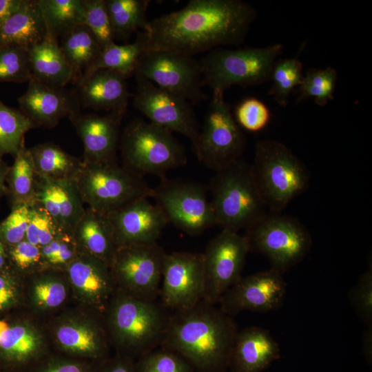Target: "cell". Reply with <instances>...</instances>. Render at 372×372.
Segmentation results:
<instances>
[{"label":"cell","mask_w":372,"mask_h":372,"mask_svg":"<svg viewBox=\"0 0 372 372\" xmlns=\"http://www.w3.org/2000/svg\"><path fill=\"white\" fill-rule=\"evenodd\" d=\"M34 296L37 304L44 307H56L65 299L66 290L63 284L55 279H43L34 287Z\"/></svg>","instance_id":"obj_48"},{"label":"cell","mask_w":372,"mask_h":372,"mask_svg":"<svg viewBox=\"0 0 372 372\" xmlns=\"http://www.w3.org/2000/svg\"><path fill=\"white\" fill-rule=\"evenodd\" d=\"M270 212L247 227L243 236L249 252L265 256L271 268L284 274L308 254L312 238L296 218Z\"/></svg>","instance_id":"obj_9"},{"label":"cell","mask_w":372,"mask_h":372,"mask_svg":"<svg viewBox=\"0 0 372 372\" xmlns=\"http://www.w3.org/2000/svg\"><path fill=\"white\" fill-rule=\"evenodd\" d=\"M48 34L37 0L26 4L0 25V48L23 45L30 48Z\"/></svg>","instance_id":"obj_27"},{"label":"cell","mask_w":372,"mask_h":372,"mask_svg":"<svg viewBox=\"0 0 372 372\" xmlns=\"http://www.w3.org/2000/svg\"><path fill=\"white\" fill-rule=\"evenodd\" d=\"M238 331L232 316L201 300L171 311L161 347L183 358L194 372H227Z\"/></svg>","instance_id":"obj_2"},{"label":"cell","mask_w":372,"mask_h":372,"mask_svg":"<svg viewBox=\"0 0 372 372\" xmlns=\"http://www.w3.org/2000/svg\"><path fill=\"white\" fill-rule=\"evenodd\" d=\"M337 79V71L331 67L310 69L299 85L296 102L312 97L319 106L326 105L329 101L333 100Z\"/></svg>","instance_id":"obj_36"},{"label":"cell","mask_w":372,"mask_h":372,"mask_svg":"<svg viewBox=\"0 0 372 372\" xmlns=\"http://www.w3.org/2000/svg\"><path fill=\"white\" fill-rule=\"evenodd\" d=\"M245 139L225 101L224 92L214 90L194 151L198 160L215 172L240 158Z\"/></svg>","instance_id":"obj_10"},{"label":"cell","mask_w":372,"mask_h":372,"mask_svg":"<svg viewBox=\"0 0 372 372\" xmlns=\"http://www.w3.org/2000/svg\"><path fill=\"white\" fill-rule=\"evenodd\" d=\"M287 287L283 274L272 268L242 276L223 295L219 308L232 317L247 311H276L283 304Z\"/></svg>","instance_id":"obj_17"},{"label":"cell","mask_w":372,"mask_h":372,"mask_svg":"<svg viewBox=\"0 0 372 372\" xmlns=\"http://www.w3.org/2000/svg\"><path fill=\"white\" fill-rule=\"evenodd\" d=\"M37 344L35 335L25 327L0 320V350L8 358H24L35 351Z\"/></svg>","instance_id":"obj_38"},{"label":"cell","mask_w":372,"mask_h":372,"mask_svg":"<svg viewBox=\"0 0 372 372\" xmlns=\"http://www.w3.org/2000/svg\"><path fill=\"white\" fill-rule=\"evenodd\" d=\"M362 351L366 362L372 363V327H366L362 335Z\"/></svg>","instance_id":"obj_51"},{"label":"cell","mask_w":372,"mask_h":372,"mask_svg":"<svg viewBox=\"0 0 372 372\" xmlns=\"http://www.w3.org/2000/svg\"><path fill=\"white\" fill-rule=\"evenodd\" d=\"M256 17L255 9L240 0H191L179 10L148 21L142 31L146 52L193 56L220 45H239Z\"/></svg>","instance_id":"obj_1"},{"label":"cell","mask_w":372,"mask_h":372,"mask_svg":"<svg viewBox=\"0 0 372 372\" xmlns=\"http://www.w3.org/2000/svg\"><path fill=\"white\" fill-rule=\"evenodd\" d=\"M135 79L136 87L133 96L135 108L149 122L187 137L194 148L200 126L191 103L141 76L135 75Z\"/></svg>","instance_id":"obj_15"},{"label":"cell","mask_w":372,"mask_h":372,"mask_svg":"<svg viewBox=\"0 0 372 372\" xmlns=\"http://www.w3.org/2000/svg\"><path fill=\"white\" fill-rule=\"evenodd\" d=\"M122 166L134 174L166 178L168 171L187 164L184 146L173 132L149 121L135 119L120 137Z\"/></svg>","instance_id":"obj_5"},{"label":"cell","mask_w":372,"mask_h":372,"mask_svg":"<svg viewBox=\"0 0 372 372\" xmlns=\"http://www.w3.org/2000/svg\"><path fill=\"white\" fill-rule=\"evenodd\" d=\"M249 253L243 235L222 229L209 240L205 251V289L203 300L218 304L223 295L242 277Z\"/></svg>","instance_id":"obj_14"},{"label":"cell","mask_w":372,"mask_h":372,"mask_svg":"<svg viewBox=\"0 0 372 372\" xmlns=\"http://www.w3.org/2000/svg\"><path fill=\"white\" fill-rule=\"evenodd\" d=\"M47 372H82V370L76 364H67L52 368Z\"/></svg>","instance_id":"obj_54"},{"label":"cell","mask_w":372,"mask_h":372,"mask_svg":"<svg viewBox=\"0 0 372 372\" xmlns=\"http://www.w3.org/2000/svg\"><path fill=\"white\" fill-rule=\"evenodd\" d=\"M234 116L240 127L256 132L267 125L271 119V112L262 101L249 97L238 104Z\"/></svg>","instance_id":"obj_44"},{"label":"cell","mask_w":372,"mask_h":372,"mask_svg":"<svg viewBox=\"0 0 372 372\" xmlns=\"http://www.w3.org/2000/svg\"><path fill=\"white\" fill-rule=\"evenodd\" d=\"M278 343L268 329L249 327L238 331L232 348L230 372H262L280 358Z\"/></svg>","instance_id":"obj_22"},{"label":"cell","mask_w":372,"mask_h":372,"mask_svg":"<svg viewBox=\"0 0 372 372\" xmlns=\"http://www.w3.org/2000/svg\"><path fill=\"white\" fill-rule=\"evenodd\" d=\"M30 217V207L24 205L11 207L9 215L0 223V240L10 247L25 238Z\"/></svg>","instance_id":"obj_45"},{"label":"cell","mask_w":372,"mask_h":372,"mask_svg":"<svg viewBox=\"0 0 372 372\" xmlns=\"http://www.w3.org/2000/svg\"><path fill=\"white\" fill-rule=\"evenodd\" d=\"M66 269L72 283L90 300L103 304L107 299L113 279L107 263L79 253Z\"/></svg>","instance_id":"obj_26"},{"label":"cell","mask_w":372,"mask_h":372,"mask_svg":"<svg viewBox=\"0 0 372 372\" xmlns=\"http://www.w3.org/2000/svg\"><path fill=\"white\" fill-rule=\"evenodd\" d=\"M208 188L200 183L161 179L152 198L169 223L190 236L216 225Z\"/></svg>","instance_id":"obj_11"},{"label":"cell","mask_w":372,"mask_h":372,"mask_svg":"<svg viewBox=\"0 0 372 372\" xmlns=\"http://www.w3.org/2000/svg\"><path fill=\"white\" fill-rule=\"evenodd\" d=\"M134 75L191 103L207 98L203 90L199 61L192 56L170 51H148L141 56Z\"/></svg>","instance_id":"obj_13"},{"label":"cell","mask_w":372,"mask_h":372,"mask_svg":"<svg viewBox=\"0 0 372 372\" xmlns=\"http://www.w3.org/2000/svg\"><path fill=\"white\" fill-rule=\"evenodd\" d=\"M59 45L72 70V82L77 84L98 58L102 48L85 24L77 26L61 39Z\"/></svg>","instance_id":"obj_28"},{"label":"cell","mask_w":372,"mask_h":372,"mask_svg":"<svg viewBox=\"0 0 372 372\" xmlns=\"http://www.w3.org/2000/svg\"><path fill=\"white\" fill-rule=\"evenodd\" d=\"M134 366L135 372H194L183 358L162 347L140 356Z\"/></svg>","instance_id":"obj_40"},{"label":"cell","mask_w":372,"mask_h":372,"mask_svg":"<svg viewBox=\"0 0 372 372\" xmlns=\"http://www.w3.org/2000/svg\"><path fill=\"white\" fill-rule=\"evenodd\" d=\"M61 231L48 211L35 203L30 207V217L25 238L41 248L50 242Z\"/></svg>","instance_id":"obj_42"},{"label":"cell","mask_w":372,"mask_h":372,"mask_svg":"<svg viewBox=\"0 0 372 372\" xmlns=\"http://www.w3.org/2000/svg\"><path fill=\"white\" fill-rule=\"evenodd\" d=\"M10 166L0 157V200L6 194V178Z\"/></svg>","instance_id":"obj_53"},{"label":"cell","mask_w":372,"mask_h":372,"mask_svg":"<svg viewBox=\"0 0 372 372\" xmlns=\"http://www.w3.org/2000/svg\"><path fill=\"white\" fill-rule=\"evenodd\" d=\"M207 188L216 225L222 229L238 233L267 213L250 165L241 158L216 172Z\"/></svg>","instance_id":"obj_4"},{"label":"cell","mask_w":372,"mask_h":372,"mask_svg":"<svg viewBox=\"0 0 372 372\" xmlns=\"http://www.w3.org/2000/svg\"><path fill=\"white\" fill-rule=\"evenodd\" d=\"M8 257L6 245L0 240V270L2 269L6 264Z\"/></svg>","instance_id":"obj_55"},{"label":"cell","mask_w":372,"mask_h":372,"mask_svg":"<svg viewBox=\"0 0 372 372\" xmlns=\"http://www.w3.org/2000/svg\"><path fill=\"white\" fill-rule=\"evenodd\" d=\"M72 236L80 254L99 258L110 267L117 245L107 214L86 207Z\"/></svg>","instance_id":"obj_24"},{"label":"cell","mask_w":372,"mask_h":372,"mask_svg":"<svg viewBox=\"0 0 372 372\" xmlns=\"http://www.w3.org/2000/svg\"><path fill=\"white\" fill-rule=\"evenodd\" d=\"M32 77L49 85L63 87L72 81V72L59 41L48 34L29 48Z\"/></svg>","instance_id":"obj_25"},{"label":"cell","mask_w":372,"mask_h":372,"mask_svg":"<svg viewBox=\"0 0 372 372\" xmlns=\"http://www.w3.org/2000/svg\"><path fill=\"white\" fill-rule=\"evenodd\" d=\"M41 252L47 265L66 267L79 254L73 236L63 232L41 247Z\"/></svg>","instance_id":"obj_46"},{"label":"cell","mask_w":372,"mask_h":372,"mask_svg":"<svg viewBox=\"0 0 372 372\" xmlns=\"http://www.w3.org/2000/svg\"><path fill=\"white\" fill-rule=\"evenodd\" d=\"M204 289L203 253H167L159 297L167 309L178 311L194 306L203 300Z\"/></svg>","instance_id":"obj_16"},{"label":"cell","mask_w":372,"mask_h":372,"mask_svg":"<svg viewBox=\"0 0 372 372\" xmlns=\"http://www.w3.org/2000/svg\"><path fill=\"white\" fill-rule=\"evenodd\" d=\"M18 103L19 110L36 127L53 128L62 118L79 112L75 94L34 78L29 80L28 88L19 97Z\"/></svg>","instance_id":"obj_20"},{"label":"cell","mask_w":372,"mask_h":372,"mask_svg":"<svg viewBox=\"0 0 372 372\" xmlns=\"http://www.w3.org/2000/svg\"><path fill=\"white\" fill-rule=\"evenodd\" d=\"M302 63L296 58L278 59L272 69V85L269 94L276 102L286 107L293 89L301 84L304 74Z\"/></svg>","instance_id":"obj_35"},{"label":"cell","mask_w":372,"mask_h":372,"mask_svg":"<svg viewBox=\"0 0 372 372\" xmlns=\"http://www.w3.org/2000/svg\"><path fill=\"white\" fill-rule=\"evenodd\" d=\"M347 298L358 320L366 327H372L371 268L360 276L349 289Z\"/></svg>","instance_id":"obj_43"},{"label":"cell","mask_w":372,"mask_h":372,"mask_svg":"<svg viewBox=\"0 0 372 372\" xmlns=\"http://www.w3.org/2000/svg\"><path fill=\"white\" fill-rule=\"evenodd\" d=\"M75 180L86 207L107 215L136 199L152 197L154 194V188L143 177L117 162L83 161Z\"/></svg>","instance_id":"obj_8"},{"label":"cell","mask_w":372,"mask_h":372,"mask_svg":"<svg viewBox=\"0 0 372 372\" xmlns=\"http://www.w3.org/2000/svg\"><path fill=\"white\" fill-rule=\"evenodd\" d=\"M6 178V194L11 207L36 203V173L29 148L23 145L14 156Z\"/></svg>","instance_id":"obj_30"},{"label":"cell","mask_w":372,"mask_h":372,"mask_svg":"<svg viewBox=\"0 0 372 372\" xmlns=\"http://www.w3.org/2000/svg\"><path fill=\"white\" fill-rule=\"evenodd\" d=\"M84 24L101 48L114 43V34L105 0H84Z\"/></svg>","instance_id":"obj_41"},{"label":"cell","mask_w":372,"mask_h":372,"mask_svg":"<svg viewBox=\"0 0 372 372\" xmlns=\"http://www.w3.org/2000/svg\"><path fill=\"white\" fill-rule=\"evenodd\" d=\"M282 50L281 43L262 48L211 50L199 61L203 86L224 92L234 85L262 84L270 79L273 65Z\"/></svg>","instance_id":"obj_7"},{"label":"cell","mask_w":372,"mask_h":372,"mask_svg":"<svg viewBox=\"0 0 372 372\" xmlns=\"http://www.w3.org/2000/svg\"><path fill=\"white\" fill-rule=\"evenodd\" d=\"M171 311L161 302L121 292L113 301L109 325L115 341L139 357L161 347Z\"/></svg>","instance_id":"obj_6"},{"label":"cell","mask_w":372,"mask_h":372,"mask_svg":"<svg viewBox=\"0 0 372 372\" xmlns=\"http://www.w3.org/2000/svg\"><path fill=\"white\" fill-rule=\"evenodd\" d=\"M127 77L113 70L101 69L81 79L75 93L83 107L95 110L125 113L130 94Z\"/></svg>","instance_id":"obj_23"},{"label":"cell","mask_w":372,"mask_h":372,"mask_svg":"<svg viewBox=\"0 0 372 372\" xmlns=\"http://www.w3.org/2000/svg\"><path fill=\"white\" fill-rule=\"evenodd\" d=\"M145 52V39L142 32L133 43L124 45L112 43L102 48L98 58L81 79L101 69L116 71L127 78L134 74L138 61Z\"/></svg>","instance_id":"obj_31"},{"label":"cell","mask_w":372,"mask_h":372,"mask_svg":"<svg viewBox=\"0 0 372 372\" xmlns=\"http://www.w3.org/2000/svg\"><path fill=\"white\" fill-rule=\"evenodd\" d=\"M31 77L28 47L0 48V82H28Z\"/></svg>","instance_id":"obj_39"},{"label":"cell","mask_w":372,"mask_h":372,"mask_svg":"<svg viewBox=\"0 0 372 372\" xmlns=\"http://www.w3.org/2000/svg\"><path fill=\"white\" fill-rule=\"evenodd\" d=\"M251 172L267 209L281 212L309 183L304 164L283 143L272 139L258 141Z\"/></svg>","instance_id":"obj_3"},{"label":"cell","mask_w":372,"mask_h":372,"mask_svg":"<svg viewBox=\"0 0 372 372\" xmlns=\"http://www.w3.org/2000/svg\"><path fill=\"white\" fill-rule=\"evenodd\" d=\"M114 38L128 39L139 30H144L149 21L146 12L148 0H105Z\"/></svg>","instance_id":"obj_33"},{"label":"cell","mask_w":372,"mask_h":372,"mask_svg":"<svg viewBox=\"0 0 372 372\" xmlns=\"http://www.w3.org/2000/svg\"><path fill=\"white\" fill-rule=\"evenodd\" d=\"M167 253L158 242L117 247L110 269L127 295L145 300L159 297Z\"/></svg>","instance_id":"obj_12"},{"label":"cell","mask_w":372,"mask_h":372,"mask_svg":"<svg viewBox=\"0 0 372 372\" xmlns=\"http://www.w3.org/2000/svg\"><path fill=\"white\" fill-rule=\"evenodd\" d=\"M35 125L19 110L0 99V157L14 156L25 145V134Z\"/></svg>","instance_id":"obj_34"},{"label":"cell","mask_w":372,"mask_h":372,"mask_svg":"<svg viewBox=\"0 0 372 372\" xmlns=\"http://www.w3.org/2000/svg\"><path fill=\"white\" fill-rule=\"evenodd\" d=\"M124 112H109L105 115L81 114L69 116L83 145L82 161L85 163L117 162L120 127Z\"/></svg>","instance_id":"obj_18"},{"label":"cell","mask_w":372,"mask_h":372,"mask_svg":"<svg viewBox=\"0 0 372 372\" xmlns=\"http://www.w3.org/2000/svg\"><path fill=\"white\" fill-rule=\"evenodd\" d=\"M59 342L64 348L87 354H99L105 348V339L98 329L77 324L61 326L56 331Z\"/></svg>","instance_id":"obj_37"},{"label":"cell","mask_w":372,"mask_h":372,"mask_svg":"<svg viewBox=\"0 0 372 372\" xmlns=\"http://www.w3.org/2000/svg\"><path fill=\"white\" fill-rule=\"evenodd\" d=\"M28 0H0V25L20 10Z\"/></svg>","instance_id":"obj_50"},{"label":"cell","mask_w":372,"mask_h":372,"mask_svg":"<svg viewBox=\"0 0 372 372\" xmlns=\"http://www.w3.org/2000/svg\"><path fill=\"white\" fill-rule=\"evenodd\" d=\"M48 33L58 41L84 24V0H37Z\"/></svg>","instance_id":"obj_32"},{"label":"cell","mask_w":372,"mask_h":372,"mask_svg":"<svg viewBox=\"0 0 372 372\" xmlns=\"http://www.w3.org/2000/svg\"><path fill=\"white\" fill-rule=\"evenodd\" d=\"M6 247L8 248V256L14 266L20 271H28L45 263L41 248L26 240Z\"/></svg>","instance_id":"obj_47"},{"label":"cell","mask_w":372,"mask_h":372,"mask_svg":"<svg viewBox=\"0 0 372 372\" xmlns=\"http://www.w3.org/2000/svg\"><path fill=\"white\" fill-rule=\"evenodd\" d=\"M117 247L157 242L169 223L161 209L141 198L108 214Z\"/></svg>","instance_id":"obj_19"},{"label":"cell","mask_w":372,"mask_h":372,"mask_svg":"<svg viewBox=\"0 0 372 372\" xmlns=\"http://www.w3.org/2000/svg\"><path fill=\"white\" fill-rule=\"evenodd\" d=\"M37 176L50 179H75L82 166L81 158L72 156L58 145L43 143L29 148Z\"/></svg>","instance_id":"obj_29"},{"label":"cell","mask_w":372,"mask_h":372,"mask_svg":"<svg viewBox=\"0 0 372 372\" xmlns=\"http://www.w3.org/2000/svg\"><path fill=\"white\" fill-rule=\"evenodd\" d=\"M15 289L11 280L0 274V310L8 307L15 298Z\"/></svg>","instance_id":"obj_49"},{"label":"cell","mask_w":372,"mask_h":372,"mask_svg":"<svg viewBox=\"0 0 372 372\" xmlns=\"http://www.w3.org/2000/svg\"><path fill=\"white\" fill-rule=\"evenodd\" d=\"M35 189L36 203L48 211L61 231L72 235L86 208L75 179L36 175Z\"/></svg>","instance_id":"obj_21"},{"label":"cell","mask_w":372,"mask_h":372,"mask_svg":"<svg viewBox=\"0 0 372 372\" xmlns=\"http://www.w3.org/2000/svg\"><path fill=\"white\" fill-rule=\"evenodd\" d=\"M103 372H135L134 366L128 360H117L112 362Z\"/></svg>","instance_id":"obj_52"}]
</instances>
